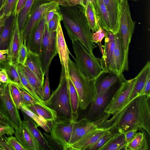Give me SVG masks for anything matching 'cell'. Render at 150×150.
Returning <instances> with one entry per match:
<instances>
[{"instance_id": "cell-22", "label": "cell", "mask_w": 150, "mask_h": 150, "mask_svg": "<svg viewBox=\"0 0 150 150\" xmlns=\"http://www.w3.org/2000/svg\"><path fill=\"white\" fill-rule=\"evenodd\" d=\"M17 15L15 11L6 18L4 27L0 35V50L8 49Z\"/></svg>"}, {"instance_id": "cell-31", "label": "cell", "mask_w": 150, "mask_h": 150, "mask_svg": "<svg viewBox=\"0 0 150 150\" xmlns=\"http://www.w3.org/2000/svg\"><path fill=\"white\" fill-rule=\"evenodd\" d=\"M84 5V14L89 27L92 33L96 32L99 29V23L94 4L92 2L87 1Z\"/></svg>"}, {"instance_id": "cell-17", "label": "cell", "mask_w": 150, "mask_h": 150, "mask_svg": "<svg viewBox=\"0 0 150 150\" xmlns=\"http://www.w3.org/2000/svg\"><path fill=\"white\" fill-rule=\"evenodd\" d=\"M108 12L111 32L114 35L119 32L122 14V0H103Z\"/></svg>"}, {"instance_id": "cell-21", "label": "cell", "mask_w": 150, "mask_h": 150, "mask_svg": "<svg viewBox=\"0 0 150 150\" xmlns=\"http://www.w3.org/2000/svg\"><path fill=\"white\" fill-rule=\"evenodd\" d=\"M22 42L23 41L18 28L17 15L16 19L8 49V53L7 59L8 63L13 64L17 62L18 52Z\"/></svg>"}, {"instance_id": "cell-18", "label": "cell", "mask_w": 150, "mask_h": 150, "mask_svg": "<svg viewBox=\"0 0 150 150\" xmlns=\"http://www.w3.org/2000/svg\"><path fill=\"white\" fill-rule=\"evenodd\" d=\"M45 25L43 15L33 29L26 43L28 50L38 55Z\"/></svg>"}, {"instance_id": "cell-20", "label": "cell", "mask_w": 150, "mask_h": 150, "mask_svg": "<svg viewBox=\"0 0 150 150\" xmlns=\"http://www.w3.org/2000/svg\"><path fill=\"white\" fill-rule=\"evenodd\" d=\"M125 79L124 76L108 73V74H103L96 80L95 83V94L103 93L109 89L115 83L120 82L121 83Z\"/></svg>"}, {"instance_id": "cell-35", "label": "cell", "mask_w": 150, "mask_h": 150, "mask_svg": "<svg viewBox=\"0 0 150 150\" xmlns=\"http://www.w3.org/2000/svg\"><path fill=\"white\" fill-rule=\"evenodd\" d=\"M35 0H27L24 6L17 15L18 26L21 37L26 21Z\"/></svg>"}, {"instance_id": "cell-34", "label": "cell", "mask_w": 150, "mask_h": 150, "mask_svg": "<svg viewBox=\"0 0 150 150\" xmlns=\"http://www.w3.org/2000/svg\"><path fill=\"white\" fill-rule=\"evenodd\" d=\"M19 109L33 120L47 133H50L53 122H47L43 119L30 111L24 105L21 103Z\"/></svg>"}, {"instance_id": "cell-53", "label": "cell", "mask_w": 150, "mask_h": 150, "mask_svg": "<svg viewBox=\"0 0 150 150\" xmlns=\"http://www.w3.org/2000/svg\"><path fill=\"white\" fill-rule=\"evenodd\" d=\"M141 95H145L149 97H150V75L148 78Z\"/></svg>"}, {"instance_id": "cell-33", "label": "cell", "mask_w": 150, "mask_h": 150, "mask_svg": "<svg viewBox=\"0 0 150 150\" xmlns=\"http://www.w3.org/2000/svg\"><path fill=\"white\" fill-rule=\"evenodd\" d=\"M69 88L70 100L73 119L76 121L78 117L79 99L77 93L71 80L69 79Z\"/></svg>"}, {"instance_id": "cell-37", "label": "cell", "mask_w": 150, "mask_h": 150, "mask_svg": "<svg viewBox=\"0 0 150 150\" xmlns=\"http://www.w3.org/2000/svg\"><path fill=\"white\" fill-rule=\"evenodd\" d=\"M126 144L125 136L122 133L102 148L100 150H125Z\"/></svg>"}, {"instance_id": "cell-4", "label": "cell", "mask_w": 150, "mask_h": 150, "mask_svg": "<svg viewBox=\"0 0 150 150\" xmlns=\"http://www.w3.org/2000/svg\"><path fill=\"white\" fill-rule=\"evenodd\" d=\"M68 79L62 69L58 86L45 103L46 106L56 112L57 119L74 121L70 102Z\"/></svg>"}, {"instance_id": "cell-46", "label": "cell", "mask_w": 150, "mask_h": 150, "mask_svg": "<svg viewBox=\"0 0 150 150\" xmlns=\"http://www.w3.org/2000/svg\"><path fill=\"white\" fill-rule=\"evenodd\" d=\"M6 140L13 150H25L15 137L11 135L6 137Z\"/></svg>"}, {"instance_id": "cell-51", "label": "cell", "mask_w": 150, "mask_h": 150, "mask_svg": "<svg viewBox=\"0 0 150 150\" xmlns=\"http://www.w3.org/2000/svg\"><path fill=\"white\" fill-rule=\"evenodd\" d=\"M138 130L137 129H134L122 133L125 136L126 144L134 137Z\"/></svg>"}, {"instance_id": "cell-10", "label": "cell", "mask_w": 150, "mask_h": 150, "mask_svg": "<svg viewBox=\"0 0 150 150\" xmlns=\"http://www.w3.org/2000/svg\"><path fill=\"white\" fill-rule=\"evenodd\" d=\"M57 54L56 31L50 32L45 24L39 55L42 70L45 75L49 70L53 58Z\"/></svg>"}, {"instance_id": "cell-38", "label": "cell", "mask_w": 150, "mask_h": 150, "mask_svg": "<svg viewBox=\"0 0 150 150\" xmlns=\"http://www.w3.org/2000/svg\"><path fill=\"white\" fill-rule=\"evenodd\" d=\"M10 80V83H14L18 87H22V85L17 71L12 64L8 63L6 69Z\"/></svg>"}, {"instance_id": "cell-12", "label": "cell", "mask_w": 150, "mask_h": 150, "mask_svg": "<svg viewBox=\"0 0 150 150\" xmlns=\"http://www.w3.org/2000/svg\"><path fill=\"white\" fill-rule=\"evenodd\" d=\"M74 122L57 118L53 121L51 136L63 147L64 150H68Z\"/></svg>"}, {"instance_id": "cell-61", "label": "cell", "mask_w": 150, "mask_h": 150, "mask_svg": "<svg viewBox=\"0 0 150 150\" xmlns=\"http://www.w3.org/2000/svg\"><path fill=\"white\" fill-rule=\"evenodd\" d=\"M0 150H3L1 148V147L0 146Z\"/></svg>"}, {"instance_id": "cell-24", "label": "cell", "mask_w": 150, "mask_h": 150, "mask_svg": "<svg viewBox=\"0 0 150 150\" xmlns=\"http://www.w3.org/2000/svg\"><path fill=\"white\" fill-rule=\"evenodd\" d=\"M114 37L115 47L110 73L119 76H123L122 64L123 51L119 32L114 35Z\"/></svg>"}, {"instance_id": "cell-15", "label": "cell", "mask_w": 150, "mask_h": 150, "mask_svg": "<svg viewBox=\"0 0 150 150\" xmlns=\"http://www.w3.org/2000/svg\"><path fill=\"white\" fill-rule=\"evenodd\" d=\"M106 32L103 55L100 59L102 68L105 73H110L115 47L114 35L110 31Z\"/></svg>"}, {"instance_id": "cell-52", "label": "cell", "mask_w": 150, "mask_h": 150, "mask_svg": "<svg viewBox=\"0 0 150 150\" xmlns=\"http://www.w3.org/2000/svg\"><path fill=\"white\" fill-rule=\"evenodd\" d=\"M0 81L4 83H10L8 74L5 69H2L0 71Z\"/></svg>"}, {"instance_id": "cell-9", "label": "cell", "mask_w": 150, "mask_h": 150, "mask_svg": "<svg viewBox=\"0 0 150 150\" xmlns=\"http://www.w3.org/2000/svg\"><path fill=\"white\" fill-rule=\"evenodd\" d=\"M137 79V76L132 79L125 80L120 83V87L112 95L104 110V113L113 115L124 107L133 90Z\"/></svg>"}, {"instance_id": "cell-8", "label": "cell", "mask_w": 150, "mask_h": 150, "mask_svg": "<svg viewBox=\"0 0 150 150\" xmlns=\"http://www.w3.org/2000/svg\"><path fill=\"white\" fill-rule=\"evenodd\" d=\"M59 6L54 1L35 0L26 21L21 33L23 42L26 43L33 28L45 13Z\"/></svg>"}, {"instance_id": "cell-50", "label": "cell", "mask_w": 150, "mask_h": 150, "mask_svg": "<svg viewBox=\"0 0 150 150\" xmlns=\"http://www.w3.org/2000/svg\"><path fill=\"white\" fill-rule=\"evenodd\" d=\"M59 7L55 8L48 11L45 13L44 15L45 24H47L53 17L56 12L59 9Z\"/></svg>"}, {"instance_id": "cell-3", "label": "cell", "mask_w": 150, "mask_h": 150, "mask_svg": "<svg viewBox=\"0 0 150 150\" xmlns=\"http://www.w3.org/2000/svg\"><path fill=\"white\" fill-rule=\"evenodd\" d=\"M68 75L77 93L79 107L82 110H85L94 99L96 79L85 76L75 63L70 58L68 62Z\"/></svg>"}, {"instance_id": "cell-2", "label": "cell", "mask_w": 150, "mask_h": 150, "mask_svg": "<svg viewBox=\"0 0 150 150\" xmlns=\"http://www.w3.org/2000/svg\"><path fill=\"white\" fill-rule=\"evenodd\" d=\"M59 6L62 21L69 37L77 39L89 53L93 54V50L97 46L93 41L84 7L81 5Z\"/></svg>"}, {"instance_id": "cell-56", "label": "cell", "mask_w": 150, "mask_h": 150, "mask_svg": "<svg viewBox=\"0 0 150 150\" xmlns=\"http://www.w3.org/2000/svg\"><path fill=\"white\" fill-rule=\"evenodd\" d=\"M27 0H19L16 7V12L17 15L24 6Z\"/></svg>"}, {"instance_id": "cell-13", "label": "cell", "mask_w": 150, "mask_h": 150, "mask_svg": "<svg viewBox=\"0 0 150 150\" xmlns=\"http://www.w3.org/2000/svg\"><path fill=\"white\" fill-rule=\"evenodd\" d=\"M112 92L110 88L103 93L95 94L86 117L94 121L103 117L105 113L104 111L111 98Z\"/></svg>"}, {"instance_id": "cell-16", "label": "cell", "mask_w": 150, "mask_h": 150, "mask_svg": "<svg viewBox=\"0 0 150 150\" xmlns=\"http://www.w3.org/2000/svg\"><path fill=\"white\" fill-rule=\"evenodd\" d=\"M59 21L56 31V45L62 69L67 78L69 79L68 62L69 54H71L67 46L63 35L61 25Z\"/></svg>"}, {"instance_id": "cell-43", "label": "cell", "mask_w": 150, "mask_h": 150, "mask_svg": "<svg viewBox=\"0 0 150 150\" xmlns=\"http://www.w3.org/2000/svg\"><path fill=\"white\" fill-rule=\"evenodd\" d=\"M61 21L62 17L59 10L56 12L48 23L46 24L48 31L50 33L56 31L59 23Z\"/></svg>"}, {"instance_id": "cell-58", "label": "cell", "mask_w": 150, "mask_h": 150, "mask_svg": "<svg viewBox=\"0 0 150 150\" xmlns=\"http://www.w3.org/2000/svg\"><path fill=\"white\" fill-rule=\"evenodd\" d=\"M0 125L6 126H10L8 123L0 115Z\"/></svg>"}, {"instance_id": "cell-14", "label": "cell", "mask_w": 150, "mask_h": 150, "mask_svg": "<svg viewBox=\"0 0 150 150\" xmlns=\"http://www.w3.org/2000/svg\"><path fill=\"white\" fill-rule=\"evenodd\" d=\"M109 130V127H100L95 129L69 145L68 150H87Z\"/></svg>"}, {"instance_id": "cell-27", "label": "cell", "mask_w": 150, "mask_h": 150, "mask_svg": "<svg viewBox=\"0 0 150 150\" xmlns=\"http://www.w3.org/2000/svg\"><path fill=\"white\" fill-rule=\"evenodd\" d=\"M25 105L35 115L47 122H53L57 118L56 112L46 105L34 104Z\"/></svg>"}, {"instance_id": "cell-45", "label": "cell", "mask_w": 150, "mask_h": 150, "mask_svg": "<svg viewBox=\"0 0 150 150\" xmlns=\"http://www.w3.org/2000/svg\"><path fill=\"white\" fill-rule=\"evenodd\" d=\"M19 0H6L3 8V13L7 16L16 11Z\"/></svg>"}, {"instance_id": "cell-28", "label": "cell", "mask_w": 150, "mask_h": 150, "mask_svg": "<svg viewBox=\"0 0 150 150\" xmlns=\"http://www.w3.org/2000/svg\"><path fill=\"white\" fill-rule=\"evenodd\" d=\"M95 8L98 23L106 31H111V26L108 14L103 0H96Z\"/></svg>"}, {"instance_id": "cell-59", "label": "cell", "mask_w": 150, "mask_h": 150, "mask_svg": "<svg viewBox=\"0 0 150 150\" xmlns=\"http://www.w3.org/2000/svg\"><path fill=\"white\" fill-rule=\"evenodd\" d=\"M6 0H0V11L4 7Z\"/></svg>"}, {"instance_id": "cell-63", "label": "cell", "mask_w": 150, "mask_h": 150, "mask_svg": "<svg viewBox=\"0 0 150 150\" xmlns=\"http://www.w3.org/2000/svg\"><path fill=\"white\" fill-rule=\"evenodd\" d=\"M1 81H0V84H1Z\"/></svg>"}, {"instance_id": "cell-19", "label": "cell", "mask_w": 150, "mask_h": 150, "mask_svg": "<svg viewBox=\"0 0 150 150\" xmlns=\"http://www.w3.org/2000/svg\"><path fill=\"white\" fill-rule=\"evenodd\" d=\"M25 150H41L39 144L28 126L22 121L20 130L14 134Z\"/></svg>"}, {"instance_id": "cell-41", "label": "cell", "mask_w": 150, "mask_h": 150, "mask_svg": "<svg viewBox=\"0 0 150 150\" xmlns=\"http://www.w3.org/2000/svg\"><path fill=\"white\" fill-rule=\"evenodd\" d=\"M11 95L13 100L18 109L21 104V93L18 87L13 83H9Z\"/></svg>"}, {"instance_id": "cell-36", "label": "cell", "mask_w": 150, "mask_h": 150, "mask_svg": "<svg viewBox=\"0 0 150 150\" xmlns=\"http://www.w3.org/2000/svg\"><path fill=\"white\" fill-rule=\"evenodd\" d=\"M120 133L118 132L109 130L87 150H100L102 148Z\"/></svg>"}, {"instance_id": "cell-11", "label": "cell", "mask_w": 150, "mask_h": 150, "mask_svg": "<svg viewBox=\"0 0 150 150\" xmlns=\"http://www.w3.org/2000/svg\"><path fill=\"white\" fill-rule=\"evenodd\" d=\"M111 115L110 114L105 113L103 117L95 121H91L85 117L78 121L74 122L69 146L89 132L100 127Z\"/></svg>"}, {"instance_id": "cell-29", "label": "cell", "mask_w": 150, "mask_h": 150, "mask_svg": "<svg viewBox=\"0 0 150 150\" xmlns=\"http://www.w3.org/2000/svg\"><path fill=\"white\" fill-rule=\"evenodd\" d=\"M140 130L142 132H137L133 139L126 144L125 150H149L146 135L143 130Z\"/></svg>"}, {"instance_id": "cell-47", "label": "cell", "mask_w": 150, "mask_h": 150, "mask_svg": "<svg viewBox=\"0 0 150 150\" xmlns=\"http://www.w3.org/2000/svg\"><path fill=\"white\" fill-rule=\"evenodd\" d=\"M43 134L47 139L48 143L51 148V150H64L63 147L59 144L56 141L46 132H43Z\"/></svg>"}, {"instance_id": "cell-55", "label": "cell", "mask_w": 150, "mask_h": 150, "mask_svg": "<svg viewBox=\"0 0 150 150\" xmlns=\"http://www.w3.org/2000/svg\"><path fill=\"white\" fill-rule=\"evenodd\" d=\"M3 8L0 11V35L3 30L5 19L7 16L3 13Z\"/></svg>"}, {"instance_id": "cell-48", "label": "cell", "mask_w": 150, "mask_h": 150, "mask_svg": "<svg viewBox=\"0 0 150 150\" xmlns=\"http://www.w3.org/2000/svg\"><path fill=\"white\" fill-rule=\"evenodd\" d=\"M48 74L49 70H48L45 74L46 76V80L44 87L43 99V100L44 102L47 101L50 98L51 96L49 86Z\"/></svg>"}, {"instance_id": "cell-1", "label": "cell", "mask_w": 150, "mask_h": 150, "mask_svg": "<svg viewBox=\"0 0 150 150\" xmlns=\"http://www.w3.org/2000/svg\"><path fill=\"white\" fill-rule=\"evenodd\" d=\"M149 98L145 95L136 97L107 120L102 127H109V131L120 133L134 129L143 130L150 137Z\"/></svg>"}, {"instance_id": "cell-7", "label": "cell", "mask_w": 150, "mask_h": 150, "mask_svg": "<svg viewBox=\"0 0 150 150\" xmlns=\"http://www.w3.org/2000/svg\"><path fill=\"white\" fill-rule=\"evenodd\" d=\"M12 99L9 83L0 86V115L13 127L19 131L22 123L19 111Z\"/></svg>"}, {"instance_id": "cell-32", "label": "cell", "mask_w": 150, "mask_h": 150, "mask_svg": "<svg viewBox=\"0 0 150 150\" xmlns=\"http://www.w3.org/2000/svg\"><path fill=\"white\" fill-rule=\"evenodd\" d=\"M12 64L16 70L18 74L22 85V87H21L27 91L36 100L44 105H45V102L40 98L29 83L24 74L21 65H19L17 62L14 63Z\"/></svg>"}, {"instance_id": "cell-54", "label": "cell", "mask_w": 150, "mask_h": 150, "mask_svg": "<svg viewBox=\"0 0 150 150\" xmlns=\"http://www.w3.org/2000/svg\"><path fill=\"white\" fill-rule=\"evenodd\" d=\"M0 146L3 150H13L6 139L0 136Z\"/></svg>"}, {"instance_id": "cell-49", "label": "cell", "mask_w": 150, "mask_h": 150, "mask_svg": "<svg viewBox=\"0 0 150 150\" xmlns=\"http://www.w3.org/2000/svg\"><path fill=\"white\" fill-rule=\"evenodd\" d=\"M14 129L10 126H6L0 125V136L5 139L6 137L12 135L15 132Z\"/></svg>"}, {"instance_id": "cell-57", "label": "cell", "mask_w": 150, "mask_h": 150, "mask_svg": "<svg viewBox=\"0 0 150 150\" xmlns=\"http://www.w3.org/2000/svg\"><path fill=\"white\" fill-rule=\"evenodd\" d=\"M8 53V49L6 50H0V62L6 61L7 58L6 55H4V54H7Z\"/></svg>"}, {"instance_id": "cell-25", "label": "cell", "mask_w": 150, "mask_h": 150, "mask_svg": "<svg viewBox=\"0 0 150 150\" xmlns=\"http://www.w3.org/2000/svg\"><path fill=\"white\" fill-rule=\"evenodd\" d=\"M24 117L23 122L28 126L38 142L41 150H51L47 141L38 127L39 126L32 118L22 112Z\"/></svg>"}, {"instance_id": "cell-39", "label": "cell", "mask_w": 150, "mask_h": 150, "mask_svg": "<svg viewBox=\"0 0 150 150\" xmlns=\"http://www.w3.org/2000/svg\"><path fill=\"white\" fill-rule=\"evenodd\" d=\"M18 87L21 93V102L22 104L25 105L39 104L43 106L45 105L36 100L30 94L22 88L19 87Z\"/></svg>"}, {"instance_id": "cell-44", "label": "cell", "mask_w": 150, "mask_h": 150, "mask_svg": "<svg viewBox=\"0 0 150 150\" xmlns=\"http://www.w3.org/2000/svg\"><path fill=\"white\" fill-rule=\"evenodd\" d=\"M47 1H54L59 6L67 7L76 5H81L84 8V0H40Z\"/></svg>"}, {"instance_id": "cell-42", "label": "cell", "mask_w": 150, "mask_h": 150, "mask_svg": "<svg viewBox=\"0 0 150 150\" xmlns=\"http://www.w3.org/2000/svg\"><path fill=\"white\" fill-rule=\"evenodd\" d=\"M98 30L96 32L92 33V39L93 42L98 44L99 46L101 52L102 54L103 52V50L102 47L101 42L103 38L106 36V30L102 28L98 24Z\"/></svg>"}, {"instance_id": "cell-62", "label": "cell", "mask_w": 150, "mask_h": 150, "mask_svg": "<svg viewBox=\"0 0 150 150\" xmlns=\"http://www.w3.org/2000/svg\"><path fill=\"white\" fill-rule=\"evenodd\" d=\"M133 0V1H137V0Z\"/></svg>"}, {"instance_id": "cell-26", "label": "cell", "mask_w": 150, "mask_h": 150, "mask_svg": "<svg viewBox=\"0 0 150 150\" xmlns=\"http://www.w3.org/2000/svg\"><path fill=\"white\" fill-rule=\"evenodd\" d=\"M24 66L27 67L34 73L41 82L44 84L45 74L42 70L41 63L38 54L28 50V57Z\"/></svg>"}, {"instance_id": "cell-23", "label": "cell", "mask_w": 150, "mask_h": 150, "mask_svg": "<svg viewBox=\"0 0 150 150\" xmlns=\"http://www.w3.org/2000/svg\"><path fill=\"white\" fill-rule=\"evenodd\" d=\"M150 75V62L148 61L137 76V80L133 90L127 101L122 108L135 98L141 95L143 89Z\"/></svg>"}, {"instance_id": "cell-6", "label": "cell", "mask_w": 150, "mask_h": 150, "mask_svg": "<svg viewBox=\"0 0 150 150\" xmlns=\"http://www.w3.org/2000/svg\"><path fill=\"white\" fill-rule=\"evenodd\" d=\"M135 22L132 20L127 0H122V14L119 33L123 51L122 72L129 69L128 53L129 44L134 33Z\"/></svg>"}, {"instance_id": "cell-30", "label": "cell", "mask_w": 150, "mask_h": 150, "mask_svg": "<svg viewBox=\"0 0 150 150\" xmlns=\"http://www.w3.org/2000/svg\"><path fill=\"white\" fill-rule=\"evenodd\" d=\"M21 67L29 83L40 98L44 102V84L41 82L37 76L27 67L22 65Z\"/></svg>"}, {"instance_id": "cell-40", "label": "cell", "mask_w": 150, "mask_h": 150, "mask_svg": "<svg viewBox=\"0 0 150 150\" xmlns=\"http://www.w3.org/2000/svg\"><path fill=\"white\" fill-rule=\"evenodd\" d=\"M28 54V50L25 42H21L19 50L17 63L22 66L25 65Z\"/></svg>"}, {"instance_id": "cell-60", "label": "cell", "mask_w": 150, "mask_h": 150, "mask_svg": "<svg viewBox=\"0 0 150 150\" xmlns=\"http://www.w3.org/2000/svg\"><path fill=\"white\" fill-rule=\"evenodd\" d=\"M87 1H89L92 2L94 6H95V4H96V0H84V4H85V2Z\"/></svg>"}, {"instance_id": "cell-5", "label": "cell", "mask_w": 150, "mask_h": 150, "mask_svg": "<svg viewBox=\"0 0 150 150\" xmlns=\"http://www.w3.org/2000/svg\"><path fill=\"white\" fill-rule=\"evenodd\" d=\"M75 54V63L85 76L96 79L105 73L102 68L100 59L89 53L84 46L76 39H70Z\"/></svg>"}]
</instances>
